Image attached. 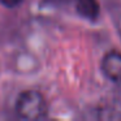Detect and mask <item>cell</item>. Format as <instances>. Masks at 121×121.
Wrapping results in <instances>:
<instances>
[{"mask_svg": "<svg viewBox=\"0 0 121 121\" xmlns=\"http://www.w3.org/2000/svg\"><path fill=\"white\" fill-rule=\"evenodd\" d=\"M16 113L24 120H42L48 116V105L40 92L26 90L17 96Z\"/></svg>", "mask_w": 121, "mask_h": 121, "instance_id": "obj_1", "label": "cell"}, {"mask_svg": "<svg viewBox=\"0 0 121 121\" xmlns=\"http://www.w3.org/2000/svg\"><path fill=\"white\" fill-rule=\"evenodd\" d=\"M100 68L109 81L121 83V52L116 50L107 52L102 59Z\"/></svg>", "mask_w": 121, "mask_h": 121, "instance_id": "obj_2", "label": "cell"}, {"mask_svg": "<svg viewBox=\"0 0 121 121\" xmlns=\"http://www.w3.org/2000/svg\"><path fill=\"white\" fill-rule=\"evenodd\" d=\"M73 1V8L81 17L87 20H94L98 18L100 12V7L98 0H72Z\"/></svg>", "mask_w": 121, "mask_h": 121, "instance_id": "obj_3", "label": "cell"}, {"mask_svg": "<svg viewBox=\"0 0 121 121\" xmlns=\"http://www.w3.org/2000/svg\"><path fill=\"white\" fill-rule=\"evenodd\" d=\"M22 3V0H0V4L5 8H16Z\"/></svg>", "mask_w": 121, "mask_h": 121, "instance_id": "obj_4", "label": "cell"}]
</instances>
